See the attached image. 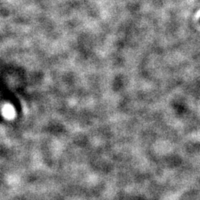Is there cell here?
<instances>
[{"mask_svg":"<svg viewBox=\"0 0 200 200\" xmlns=\"http://www.w3.org/2000/svg\"><path fill=\"white\" fill-rule=\"evenodd\" d=\"M2 113L4 118L7 119H11L15 115V110L10 104H4L2 108Z\"/></svg>","mask_w":200,"mask_h":200,"instance_id":"obj_1","label":"cell"}]
</instances>
